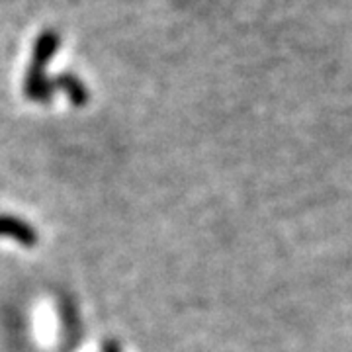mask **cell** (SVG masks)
<instances>
[{"label":"cell","instance_id":"2","mask_svg":"<svg viewBox=\"0 0 352 352\" xmlns=\"http://www.w3.org/2000/svg\"><path fill=\"white\" fill-rule=\"evenodd\" d=\"M0 237H12L28 249L38 245V231L14 215H0Z\"/></svg>","mask_w":352,"mask_h":352},{"label":"cell","instance_id":"3","mask_svg":"<svg viewBox=\"0 0 352 352\" xmlns=\"http://www.w3.org/2000/svg\"><path fill=\"white\" fill-rule=\"evenodd\" d=\"M61 38L55 30H45L41 32L34 43V53H32V65L30 67H38V69H45L47 63L55 57V53L59 50Z\"/></svg>","mask_w":352,"mask_h":352},{"label":"cell","instance_id":"1","mask_svg":"<svg viewBox=\"0 0 352 352\" xmlns=\"http://www.w3.org/2000/svg\"><path fill=\"white\" fill-rule=\"evenodd\" d=\"M24 94L30 100L39 102V104H50L53 100L55 88L45 69L30 67L24 78Z\"/></svg>","mask_w":352,"mask_h":352},{"label":"cell","instance_id":"5","mask_svg":"<svg viewBox=\"0 0 352 352\" xmlns=\"http://www.w3.org/2000/svg\"><path fill=\"white\" fill-rule=\"evenodd\" d=\"M104 352H120L118 342H116V340H108V342L104 344Z\"/></svg>","mask_w":352,"mask_h":352},{"label":"cell","instance_id":"4","mask_svg":"<svg viewBox=\"0 0 352 352\" xmlns=\"http://www.w3.org/2000/svg\"><path fill=\"white\" fill-rule=\"evenodd\" d=\"M51 80H53V88L55 90H63L73 106H76V108L87 106L88 90L78 76L71 75V73H63V75H57Z\"/></svg>","mask_w":352,"mask_h":352}]
</instances>
